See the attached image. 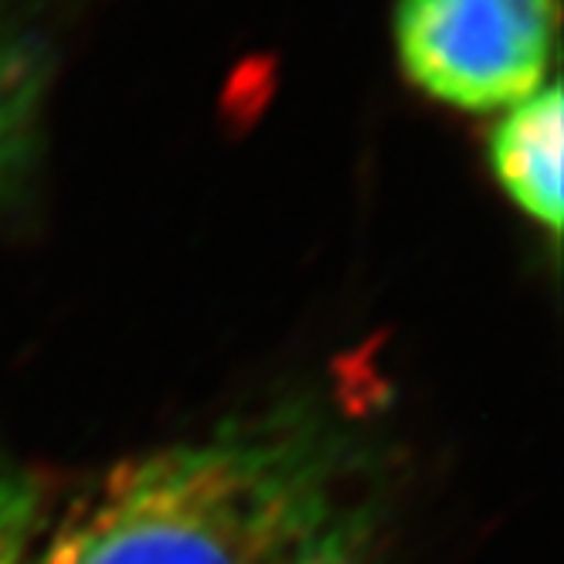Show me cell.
<instances>
[{
    "label": "cell",
    "instance_id": "obj_2",
    "mask_svg": "<svg viewBox=\"0 0 564 564\" xmlns=\"http://www.w3.org/2000/svg\"><path fill=\"white\" fill-rule=\"evenodd\" d=\"M554 28V0H398L394 52L435 102L494 112L547 86Z\"/></svg>",
    "mask_w": 564,
    "mask_h": 564
},
{
    "label": "cell",
    "instance_id": "obj_5",
    "mask_svg": "<svg viewBox=\"0 0 564 564\" xmlns=\"http://www.w3.org/2000/svg\"><path fill=\"white\" fill-rule=\"evenodd\" d=\"M42 528V490L34 476L0 456V564H28Z\"/></svg>",
    "mask_w": 564,
    "mask_h": 564
},
{
    "label": "cell",
    "instance_id": "obj_1",
    "mask_svg": "<svg viewBox=\"0 0 564 564\" xmlns=\"http://www.w3.org/2000/svg\"><path fill=\"white\" fill-rule=\"evenodd\" d=\"M371 449L316 398H286L116 463L37 564H378Z\"/></svg>",
    "mask_w": 564,
    "mask_h": 564
},
{
    "label": "cell",
    "instance_id": "obj_4",
    "mask_svg": "<svg viewBox=\"0 0 564 564\" xmlns=\"http://www.w3.org/2000/svg\"><path fill=\"white\" fill-rule=\"evenodd\" d=\"M561 86L547 83L510 106L490 133V171L510 205H517L551 238L561 231Z\"/></svg>",
    "mask_w": 564,
    "mask_h": 564
},
{
    "label": "cell",
    "instance_id": "obj_3",
    "mask_svg": "<svg viewBox=\"0 0 564 564\" xmlns=\"http://www.w3.org/2000/svg\"><path fill=\"white\" fill-rule=\"evenodd\" d=\"M52 42L34 0H0V205L31 184L45 147Z\"/></svg>",
    "mask_w": 564,
    "mask_h": 564
}]
</instances>
